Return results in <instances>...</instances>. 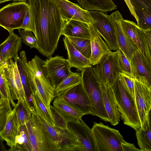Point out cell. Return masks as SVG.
I'll return each mask as SVG.
<instances>
[{
  "mask_svg": "<svg viewBox=\"0 0 151 151\" xmlns=\"http://www.w3.org/2000/svg\"><path fill=\"white\" fill-rule=\"evenodd\" d=\"M14 109L9 116L5 124L0 132V136L10 148L15 144V139L18 134L19 128Z\"/></svg>",
  "mask_w": 151,
  "mask_h": 151,
  "instance_id": "d4e9b609",
  "label": "cell"
},
{
  "mask_svg": "<svg viewBox=\"0 0 151 151\" xmlns=\"http://www.w3.org/2000/svg\"><path fill=\"white\" fill-rule=\"evenodd\" d=\"M116 51L122 71L128 73L134 77L130 62L120 49H118Z\"/></svg>",
  "mask_w": 151,
  "mask_h": 151,
  "instance_id": "f35d334b",
  "label": "cell"
},
{
  "mask_svg": "<svg viewBox=\"0 0 151 151\" xmlns=\"http://www.w3.org/2000/svg\"><path fill=\"white\" fill-rule=\"evenodd\" d=\"M27 72L34 92H37L45 105L50 109L51 103L55 98V89L51 83L43 81L38 78L32 76L27 70Z\"/></svg>",
  "mask_w": 151,
  "mask_h": 151,
  "instance_id": "7402d4cb",
  "label": "cell"
},
{
  "mask_svg": "<svg viewBox=\"0 0 151 151\" xmlns=\"http://www.w3.org/2000/svg\"><path fill=\"white\" fill-rule=\"evenodd\" d=\"M30 104L22 99L18 100L14 107L15 114L19 126L25 124L31 114Z\"/></svg>",
  "mask_w": 151,
  "mask_h": 151,
  "instance_id": "d6a6232c",
  "label": "cell"
},
{
  "mask_svg": "<svg viewBox=\"0 0 151 151\" xmlns=\"http://www.w3.org/2000/svg\"><path fill=\"white\" fill-rule=\"evenodd\" d=\"M134 99L141 125L145 129L150 116L151 84L144 77H134Z\"/></svg>",
  "mask_w": 151,
  "mask_h": 151,
  "instance_id": "8992f818",
  "label": "cell"
},
{
  "mask_svg": "<svg viewBox=\"0 0 151 151\" xmlns=\"http://www.w3.org/2000/svg\"><path fill=\"white\" fill-rule=\"evenodd\" d=\"M15 64V61L12 58H10L2 65V67L12 98L13 100H18L21 99V98L14 78V67Z\"/></svg>",
  "mask_w": 151,
  "mask_h": 151,
  "instance_id": "83f0119b",
  "label": "cell"
},
{
  "mask_svg": "<svg viewBox=\"0 0 151 151\" xmlns=\"http://www.w3.org/2000/svg\"><path fill=\"white\" fill-rule=\"evenodd\" d=\"M150 116L145 129L140 127L136 130L137 143L141 151H151V127Z\"/></svg>",
  "mask_w": 151,
  "mask_h": 151,
  "instance_id": "f546056e",
  "label": "cell"
},
{
  "mask_svg": "<svg viewBox=\"0 0 151 151\" xmlns=\"http://www.w3.org/2000/svg\"><path fill=\"white\" fill-rule=\"evenodd\" d=\"M67 37L78 51L87 58H90L91 55L90 40L71 37Z\"/></svg>",
  "mask_w": 151,
  "mask_h": 151,
  "instance_id": "836d02e7",
  "label": "cell"
},
{
  "mask_svg": "<svg viewBox=\"0 0 151 151\" xmlns=\"http://www.w3.org/2000/svg\"><path fill=\"white\" fill-rule=\"evenodd\" d=\"M58 97L83 115L91 114L90 101L82 82L67 90Z\"/></svg>",
  "mask_w": 151,
  "mask_h": 151,
  "instance_id": "7c38bea8",
  "label": "cell"
},
{
  "mask_svg": "<svg viewBox=\"0 0 151 151\" xmlns=\"http://www.w3.org/2000/svg\"><path fill=\"white\" fill-rule=\"evenodd\" d=\"M123 151H141L135 147L134 144L127 142L125 140L122 143Z\"/></svg>",
  "mask_w": 151,
  "mask_h": 151,
  "instance_id": "f6af8a7d",
  "label": "cell"
},
{
  "mask_svg": "<svg viewBox=\"0 0 151 151\" xmlns=\"http://www.w3.org/2000/svg\"><path fill=\"white\" fill-rule=\"evenodd\" d=\"M32 102L35 111L39 113L50 124L55 126L50 109L45 105L36 91L32 95Z\"/></svg>",
  "mask_w": 151,
  "mask_h": 151,
  "instance_id": "4dcf8cb0",
  "label": "cell"
},
{
  "mask_svg": "<svg viewBox=\"0 0 151 151\" xmlns=\"http://www.w3.org/2000/svg\"><path fill=\"white\" fill-rule=\"evenodd\" d=\"M0 92L1 98L8 99L13 107L16 105L12 99L2 66H0Z\"/></svg>",
  "mask_w": 151,
  "mask_h": 151,
  "instance_id": "8d00e7d4",
  "label": "cell"
},
{
  "mask_svg": "<svg viewBox=\"0 0 151 151\" xmlns=\"http://www.w3.org/2000/svg\"><path fill=\"white\" fill-rule=\"evenodd\" d=\"M12 0H0V4L6 1H10Z\"/></svg>",
  "mask_w": 151,
  "mask_h": 151,
  "instance_id": "f907efd6",
  "label": "cell"
},
{
  "mask_svg": "<svg viewBox=\"0 0 151 151\" xmlns=\"http://www.w3.org/2000/svg\"><path fill=\"white\" fill-rule=\"evenodd\" d=\"M80 7L86 10H96L103 12L117 9L112 0H76Z\"/></svg>",
  "mask_w": 151,
  "mask_h": 151,
  "instance_id": "4316f807",
  "label": "cell"
},
{
  "mask_svg": "<svg viewBox=\"0 0 151 151\" xmlns=\"http://www.w3.org/2000/svg\"><path fill=\"white\" fill-rule=\"evenodd\" d=\"M31 111V116L25 125L32 151H59L45 129Z\"/></svg>",
  "mask_w": 151,
  "mask_h": 151,
  "instance_id": "277c9868",
  "label": "cell"
},
{
  "mask_svg": "<svg viewBox=\"0 0 151 151\" xmlns=\"http://www.w3.org/2000/svg\"><path fill=\"white\" fill-rule=\"evenodd\" d=\"M92 67L100 83H108L110 86L122 72L116 51H111L104 56L99 63Z\"/></svg>",
  "mask_w": 151,
  "mask_h": 151,
  "instance_id": "ba28073f",
  "label": "cell"
},
{
  "mask_svg": "<svg viewBox=\"0 0 151 151\" xmlns=\"http://www.w3.org/2000/svg\"><path fill=\"white\" fill-rule=\"evenodd\" d=\"M90 32L91 55L89 60L91 64L93 66L99 63L104 56L111 51L92 24Z\"/></svg>",
  "mask_w": 151,
  "mask_h": 151,
  "instance_id": "e0dca14e",
  "label": "cell"
},
{
  "mask_svg": "<svg viewBox=\"0 0 151 151\" xmlns=\"http://www.w3.org/2000/svg\"><path fill=\"white\" fill-rule=\"evenodd\" d=\"M55 126L63 129H68V122L63 116L51 105L50 106Z\"/></svg>",
  "mask_w": 151,
  "mask_h": 151,
  "instance_id": "ab89813d",
  "label": "cell"
},
{
  "mask_svg": "<svg viewBox=\"0 0 151 151\" xmlns=\"http://www.w3.org/2000/svg\"><path fill=\"white\" fill-rule=\"evenodd\" d=\"M17 65L21 82L23 87L27 101L32 106V95L34 92L27 74L26 64L27 60L25 52L22 51L19 52L18 58L14 60Z\"/></svg>",
  "mask_w": 151,
  "mask_h": 151,
  "instance_id": "ffe728a7",
  "label": "cell"
},
{
  "mask_svg": "<svg viewBox=\"0 0 151 151\" xmlns=\"http://www.w3.org/2000/svg\"><path fill=\"white\" fill-rule=\"evenodd\" d=\"M109 16L114 28L119 49L122 50L130 62L133 55L138 49L123 29L121 23L123 17L120 12L116 11Z\"/></svg>",
  "mask_w": 151,
  "mask_h": 151,
  "instance_id": "5bb4252c",
  "label": "cell"
},
{
  "mask_svg": "<svg viewBox=\"0 0 151 151\" xmlns=\"http://www.w3.org/2000/svg\"><path fill=\"white\" fill-rule=\"evenodd\" d=\"M124 1L129 8L132 15L134 17L136 20L137 22H138L139 20L138 19L136 15L134 8L131 4L129 0H124Z\"/></svg>",
  "mask_w": 151,
  "mask_h": 151,
  "instance_id": "bcb514c9",
  "label": "cell"
},
{
  "mask_svg": "<svg viewBox=\"0 0 151 151\" xmlns=\"http://www.w3.org/2000/svg\"><path fill=\"white\" fill-rule=\"evenodd\" d=\"M68 129L73 135L76 144L84 151H98L92 129L83 120L78 123H68Z\"/></svg>",
  "mask_w": 151,
  "mask_h": 151,
  "instance_id": "9a60e30c",
  "label": "cell"
},
{
  "mask_svg": "<svg viewBox=\"0 0 151 151\" xmlns=\"http://www.w3.org/2000/svg\"><path fill=\"white\" fill-rule=\"evenodd\" d=\"M28 8L26 0L9 4L0 9V26L9 32L20 29Z\"/></svg>",
  "mask_w": 151,
  "mask_h": 151,
  "instance_id": "52a82bcc",
  "label": "cell"
},
{
  "mask_svg": "<svg viewBox=\"0 0 151 151\" xmlns=\"http://www.w3.org/2000/svg\"><path fill=\"white\" fill-rule=\"evenodd\" d=\"M101 86L104 104L109 122L112 125L115 126L120 121V114L113 92L108 83H101Z\"/></svg>",
  "mask_w": 151,
  "mask_h": 151,
  "instance_id": "d6986e66",
  "label": "cell"
},
{
  "mask_svg": "<svg viewBox=\"0 0 151 151\" xmlns=\"http://www.w3.org/2000/svg\"><path fill=\"white\" fill-rule=\"evenodd\" d=\"M130 63L134 77H145L151 84V66L138 49L133 55Z\"/></svg>",
  "mask_w": 151,
  "mask_h": 151,
  "instance_id": "603a6c76",
  "label": "cell"
},
{
  "mask_svg": "<svg viewBox=\"0 0 151 151\" xmlns=\"http://www.w3.org/2000/svg\"><path fill=\"white\" fill-rule=\"evenodd\" d=\"M66 151H84L82 147L80 145L76 144L71 147L67 149Z\"/></svg>",
  "mask_w": 151,
  "mask_h": 151,
  "instance_id": "c3c4849f",
  "label": "cell"
},
{
  "mask_svg": "<svg viewBox=\"0 0 151 151\" xmlns=\"http://www.w3.org/2000/svg\"><path fill=\"white\" fill-rule=\"evenodd\" d=\"M10 151H32L27 131L25 124L19 127L18 134L13 147L7 150Z\"/></svg>",
  "mask_w": 151,
  "mask_h": 151,
  "instance_id": "f1b7e54d",
  "label": "cell"
},
{
  "mask_svg": "<svg viewBox=\"0 0 151 151\" xmlns=\"http://www.w3.org/2000/svg\"><path fill=\"white\" fill-rule=\"evenodd\" d=\"M135 11L145 10L151 12V0H129Z\"/></svg>",
  "mask_w": 151,
  "mask_h": 151,
  "instance_id": "b9f144b4",
  "label": "cell"
},
{
  "mask_svg": "<svg viewBox=\"0 0 151 151\" xmlns=\"http://www.w3.org/2000/svg\"><path fill=\"white\" fill-rule=\"evenodd\" d=\"M91 129L98 151H123L124 140L119 130L101 122H94Z\"/></svg>",
  "mask_w": 151,
  "mask_h": 151,
  "instance_id": "5b68a950",
  "label": "cell"
},
{
  "mask_svg": "<svg viewBox=\"0 0 151 151\" xmlns=\"http://www.w3.org/2000/svg\"><path fill=\"white\" fill-rule=\"evenodd\" d=\"M1 98V93L0 92V100Z\"/></svg>",
  "mask_w": 151,
  "mask_h": 151,
  "instance_id": "816d5d0a",
  "label": "cell"
},
{
  "mask_svg": "<svg viewBox=\"0 0 151 151\" xmlns=\"http://www.w3.org/2000/svg\"><path fill=\"white\" fill-rule=\"evenodd\" d=\"M44 66L47 77L55 89L72 72L68 60L60 56L48 58Z\"/></svg>",
  "mask_w": 151,
  "mask_h": 151,
  "instance_id": "30bf717a",
  "label": "cell"
},
{
  "mask_svg": "<svg viewBox=\"0 0 151 151\" xmlns=\"http://www.w3.org/2000/svg\"><path fill=\"white\" fill-rule=\"evenodd\" d=\"M119 74L125 85L128 89L132 96L134 98V78L129 74L122 72Z\"/></svg>",
  "mask_w": 151,
  "mask_h": 151,
  "instance_id": "60d3db41",
  "label": "cell"
},
{
  "mask_svg": "<svg viewBox=\"0 0 151 151\" xmlns=\"http://www.w3.org/2000/svg\"><path fill=\"white\" fill-rule=\"evenodd\" d=\"M91 24L74 20L65 22L62 35L67 37H79L90 40Z\"/></svg>",
  "mask_w": 151,
  "mask_h": 151,
  "instance_id": "44dd1931",
  "label": "cell"
},
{
  "mask_svg": "<svg viewBox=\"0 0 151 151\" xmlns=\"http://www.w3.org/2000/svg\"><path fill=\"white\" fill-rule=\"evenodd\" d=\"M138 19L137 25L140 29L151 30V12L145 10L135 11Z\"/></svg>",
  "mask_w": 151,
  "mask_h": 151,
  "instance_id": "d590c367",
  "label": "cell"
},
{
  "mask_svg": "<svg viewBox=\"0 0 151 151\" xmlns=\"http://www.w3.org/2000/svg\"><path fill=\"white\" fill-rule=\"evenodd\" d=\"M55 1L59 7L62 17L65 22L74 20L91 24L93 23L88 10L83 9L68 0Z\"/></svg>",
  "mask_w": 151,
  "mask_h": 151,
  "instance_id": "2e32d148",
  "label": "cell"
},
{
  "mask_svg": "<svg viewBox=\"0 0 151 151\" xmlns=\"http://www.w3.org/2000/svg\"><path fill=\"white\" fill-rule=\"evenodd\" d=\"M81 81V73L72 72L55 89V98L58 97L67 90L80 83Z\"/></svg>",
  "mask_w": 151,
  "mask_h": 151,
  "instance_id": "1f68e13d",
  "label": "cell"
},
{
  "mask_svg": "<svg viewBox=\"0 0 151 151\" xmlns=\"http://www.w3.org/2000/svg\"><path fill=\"white\" fill-rule=\"evenodd\" d=\"M53 106L68 123H79L83 115L58 97L54 98Z\"/></svg>",
  "mask_w": 151,
  "mask_h": 151,
  "instance_id": "484cf974",
  "label": "cell"
},
{
  "mask_svg": "<svg viewBox=\"0 0 151 151\" xmlns=\"http://www.w3.org/2000/svg\"><path fill=\"white\" fill-rule=\"evenodd\" d=\"M20 29L32 31L31 16L29 6L23 19Z\"/></svg>",
  "mask_w": 151,
  "mask_h": 151,
  "instance_id": "ee69618b",
  "label": "cell"
},
{
  "mask_svg": "<svg viewBox=\"0 0 151 151\" xmlns=\"http://www.w3.org/2000/svg\"><path fill=\"white\" fill-rule=\"evenodd\" d=\"M31 110L44 126L49 134L57 145L59 151H64L76 144L74 137L68 129H63L53 126L48 122L38 112L35 111L34 107Z\"/></svg>",
  "mask_w": 151,
  "mask_h": 151,
  "instance_id": "8fae6325",
  "label": "cell"
},
{
  "mask_svg": "<svg viewBox=\"0 0 151 151\" xmlns=\"http://www.w3.org/2000/svg\"><path fill=\"white\" fill-rule=\"evenodd\" d=\"M145 34L147 41L149 50L151 51V30H145Z\"/></svg>",
  "mask_w": 151,
  "mask_h": 151,
  "instance_id": "7dc6e473",
  "label": "cell"
},
{
  "mask_svg": "<svg viewBox=\"0 0 151 151\" xmlns=\"http://www.w3.org/2000/svg\"><path fill=\"white\" fill-rule=\"evenodd\" d=\"M63 40L67 52V60L70 68H75L81 71L86 68L92 66L89 59L84 57L78 51L67 37L64 36Z\"/></svg>",
  "mask_w": 151,
  "mask_h": 151,
  "instance_id": "cb8c5ba5",
  "label": "cell"
},
{
  "mask_svg": "<svg viewBox=\"0 0 151 151\" xmlns=\"http://www.w3.org/2000/svg\"><path fill=\"white\" fill-rule=\"evenodd\" d=\"M81 72V82L90 101L91 114L109 122L104 104L101 83L92 66L86 68Z\"/></svg>",
  "mask_w": 151,
  "mask_h": 151,
  "instance_id": "3957f363",
  "label": "cell"
},
{
  "mask_svg": "<svg viewBox=\"0 0 151 151\" xmlns=\"http://www.w3.org/2000/svg\"><path fill=\"white\" fill-rule=\"evenodd\" d=\"M94 21L92 24L103 38L111 50L119 49L114 28L109 15L96 10L89 11Z\"/></svg>",
  "mask_w": 151,
  "mask_h": 151,
  "instance_id": "9c48e42d",
  "label": "cell"
},
{
  "mask_svg": "<svg viewBox=\"0 0 151 151\" xmlns=\"http://www.w3.org/2000/svg\"><path fill=\"white\" fill-rule=\"evenodd\" d=\"M122 27L124 33L132 40L151 66V52L148 46L145 30L142 29L135 23L127 20L121 19Z\"/></svg>",
  "mask_w": 151,
  "mask_h": 151,
  "instance_id": "4fadbf2b",
  "label": "cell"
},
{
  "mask_svg": "<svg viewBox=\"0 0 151 151\" xmlns=\"http://www.w3.org/2000/svg\"><path fill=\"white\" fill-rule=\"evenodd\" d=\"M110 87L124 124L135 130L140 127L134 98L125 85L119 74Z\"/></svg>",
  "mask_w": 151,
  "mask_h": 151,
  "instance_id": "7a4b0ae2",
  "label": "cell"
},
{
  "mask_svg": "<svg viewBox=\"0 0 151 151\" xmlns=\"http://www.w3.org/2000/svg\"><path fill=\"white\" fill-rule=\"evenodd\" d=\"M28 4L38 50L48 58L57 48L65 21L55 0H29Z\"/></svg>",
  "mask_w": 151,
  "mask_h": 151,
  "instance_id": "6da1fadb",
  "label": "cell"
},
{
  "mask_svg": "<svg viewBox=\"0 0 151 151\" xmlns=\"http://www.w3.org/2000/svg\"><path fill=\"white\" fill-rule=\"evenodd\" d=\"M19 33L22 42L29 46L30 48H35L37 50L39 47L35 37L32 32L27 30L18 29Z\"/></svg>",
  "mask_w": 151,
  "mask_h": 151,
  "instance_id": "74e56055",
  "label": "cell"
},
{
  "mask_svg": "<svg viewBox=\"0 0 151 151\" xmlns=\"http://www.w3.org/2000/svg\"><path fill=\"white\" fill-rule=\"evenodd\" d=\"M14 73L15 81L20 95L21 99L29 103L26 100L24 90L15 62L14 67Z\"/></svg>",
  "mask_w": 151,
  "mask_h": 151,
  "instance_id": "7bdbcfd3",
  "label": "cell"
},
{
  "mask_svg": "<svg viewBox=\"0 0 151 151\" xmlns=\"http://www.w3.org/2000/svg\"><path fill=\"white\" fill-rule=\"evenodd\" d=\"M7 38L0 44V66L10 58L15 60L18 57V53L22 48V41L14 32L9 33Z\"/></svg>",
  "mask_w": 151,
  "mask_h": 151,
  "instance_id": "ac0fdd59",
  "label": "cell"
},
{
  "mask_svg": "<svg viewBox=\"0 0 151 151\" xmlns=\"http://www.w3.org/2000/svg\"><path fill=\"white\" fill-rule=\"evenodd\" d=\"M8 99L1 98L0 100V132L6 123L8 117L12 111Z\"/></svg>",
  "mask_w": 151,
  "mask_h": 151,
  "instance_id": "e575fe53",
  "label": "cell"
},
{
  "mask_svg": "<svg viewBox=\"0 0 151 151\" xmlns=\"http://www.w3.org/2000/svg\"><path fill=\"white\" fill-rule=\"evenodd\" d=\"M4 141L2 137L0 136V151H6L7 150L4 144Z\"/></svg>",
  "mask_w": 151,
  "mask_h": 151,
  "instance_id": "681fc988",
  "label": "cell"
}]
</instances>
